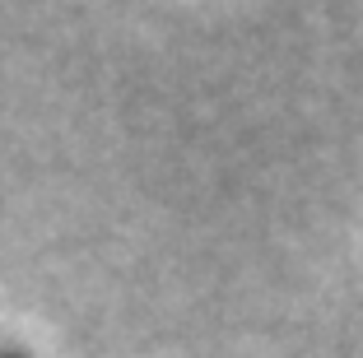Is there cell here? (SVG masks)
Listing matches in <instances>:
<instances>
[{
	"label": "cell",
	"instance_id": "1",
	"mask_svg": "<svg viewBox=\"0 0 363 358\" xmlns=\"http://www.w3.org/2000/svg\"><path fill=\"white\" fill-rule=\"evenodd\" d=\"M0 358H28V354H19V349H0Z\"/></svg>",
	"mask_w": 363,
	"mask_h": 358
}]
</instances>
